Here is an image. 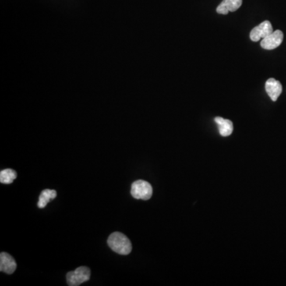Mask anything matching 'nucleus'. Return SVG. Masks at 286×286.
Masks as SVG:
<instances>
[{
    "mask_svg": "<svg viewBox=\"0 0 286 286\" xmlns=\"http://www.w3.org/2000/svg\"><path fill=\"white\" fill-rule=\"evenodd\" d=\"M107 244L113 251L118 255H128L132 251V245L129 238L121 232H114L110 234Z\"/></svg>",
    "mask_w": 286,
    "mask_h": 286,
    "instance_id": "obj_1",
    "label": "nucleus"
},
{
    "mask_svg": "<svg viewBox=\"0 0 286 286\" xmlns=\"http://www.w3.org/2000/svg\"><path fill=\"white\" fill-rule=\"evenodd\" d=\"M131 193L135 199L148 200L153 195V188L147 181L139 180L131 185Z\"/></svg>",
    "mask_w": 286,
    "mask_h": 286,
    "instance_id": "obj_2",
    "label": "nucleus"
},
{
    "mask_svg": "<svg viewBox=\"0 0 286 286\" xmlns=\"http://www.w3.org/2000/svg\"><path fill=\"white\" fill-rule=\"evenodd\" d=\"M91 277V270L86 266H80L74 271L68 272L66 275L68 285L78 286L89 281Z\"/></svg>",
    "mask_w": 286,
    "mask_h": 286,
    "instance_id": "obj_3",
    "label": "nucleus"
},
{
    "mask_svg": "<svg viewBox=\"0 0 286 286\" xmlns=\"http://www.w3.org/2000/svg\"><path fill=\"white\" fill-rule=\"evenodd\" d=\"M284 34L281 30H276L262 39L261 47L265 50H272L277 48L282 43Z\"/></svg>",
    "mask_w": 286,
    "mask_h": 286,
    "instance_id": "obj_4",
    "label": "nucleus"
},
{
    "mask_svg": "<svg viewBox=\"0 0 286 286\" xmlns=\"http://www.w3.org/2000/svg\"><path fill=\"white\" fill-rule=\"evenodd\" d=\"M273 32V26L270 21L266 20L251 30L250 37L253 42H259V40L264 38Z\"/></svg>",
    "mask_w": 286,
    "mask_h": 286,
    "instance_id": "obj_5",
    "label": "nucleus"
},
{
    "mask_svg": "<svg viewBox=\"0 0 286 286\" xmlns=\"http://www.w3.org/2000/svg\"><path fill=\"white\" fill-rule=\"evenodd\" d=\"M17 268L16 262L13 257L6 252L0 254V271L12 274Z\"/></svg>",
    "mask_w": 286,
    "mask_h": 286,
    "instance_id": "obj_6",
    "label": "nucleus"
},
{
    "mask_svg": "<svg viewBox=\"0 0 286 286\" xmlns=\"http://www.w3.org/2000/svg\"><path fill=\"white\" fill-rule=\"evenodd\" d=\"M266 91L270 99L275 102L282 93V86L277 79L274 78H270L266 82Z\"/></svg>",
    "mask_w": 286,
    "mask_h": 286,
    "instance_id": "obj_7",
    "label": "nucleus"
},
{
    "mask_svg": "<svg viewBox=\"0 0 286 286\" xmlns=\"http://www.w3.org/2000/svg\"><path fill=\"white\" fill-rule=\"evenodd\" d=\"M242 4V0H223L216 8V12L221 15H227L229 12L236 11Z\"/></svg>",
    "mask_w": 286,
    "mask_h": 286,
    "instance_id": "obj_8",
    "label": "nucleus"
},
{
    "mask_svg": "<svg viewBox=\"0 0 286 286\" xmlns=\"http://www.w3.org/2000/svg\"><path fill=\"white\" fill-rule=\"evenodd\" d=\"M215 122L218 126L219 132L223 137L230 136L233 133L234 126L231 120L225 119L222 117H216Z\"/></svg>",
    "mask_w": 286,
    "mask_h": 286,
    "instance_id": "obj_9",
    "label": "nucleus"
},
{
    "mask_svg": "<svg viewBox=\"0 0 286 286\" xmlns=\"http://www.w3.org/2000/svg\"><path fill=\"white\" fill-rule=\"evenodd\" d=\"M56 196H57V192L55 190L45 189L40 194L37 207L39 209H44L47 203H50L52 199H55Z\"/></svg>",
    "mask_w": 286,
    "mask_h": 286,
    "instance_id": "obj_10",
    "label": "nucleus"
},
{
    "mask_svg": "<svg viewBox=\"0 0 286 286\" xmlns=\"http://www.w3.org/2000/svg\"><path fill=\"white\" fill-rule=\"evenodd\" d=\"M17 178V173L11 169H6L0 172V182L2 184H11Z\"/></svg>",
    "mask_w": 286,
    "mask_h": 286,
    "instance_id": "obj_11",
    "label": "nucleus"
}]
</instances>
